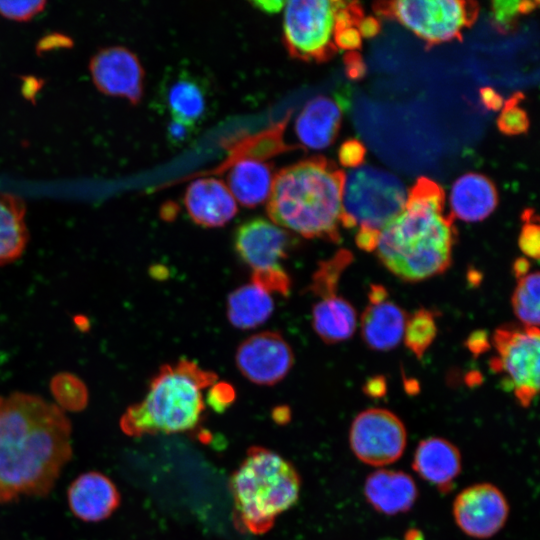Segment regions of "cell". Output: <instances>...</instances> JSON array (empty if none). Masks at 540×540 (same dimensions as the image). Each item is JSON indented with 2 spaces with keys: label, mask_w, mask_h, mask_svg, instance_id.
I'll return each mask as SVG.
<instances>
[{
  "label": "cell",
  "mask_w": 540,
  "mask_h": 540,
  "mask_svg": "<svg viewBox=\"0 0 540 540\" xmlns=\"http://www.w3.org/2000/svg\"><path fill=\"white\" fill-rule=\"evenodd\" d=\"M68 503L73 514L87 522L108 518L120 504V494L104 474L87 472L77 477L68 489Z\"/></svg>",
  "instance_id": "e0dca14e"
},
{
  "label": "cell",
  "mask_w": 540,
  "mask_h": 540,
  "mask_svg": "<svg viewBox=\"0 0 540 540\" xmlns=\"http://www.w3.org/2000/svg\"><path fill=\"white\" fill-rule=\"evenodd\" d=\"M97 88L104 94L119 96L136 104L143 93L144 71L137 56L124 47L100 50L90 62Z\"/></svg>",
  "instance_id": "5bb4252c"
},
{
  "label": "cell",
  "mask_w": 540,
  "mask_h": 540,
  "mask_svg": "<svg viewBox=\"0 0 540 540\" xmlns=\"http://www.w3.org/2000/svg\"><path fill=\"white\" fill-rule=\"evenodd\" d=\"M408 190L388 171L364 165L346 175L341 197L340 224L357 228L358 248L374 251L382 229L405 207Z\"/></svg>",
  "instance_id": "8992f818"
},
{
  "label": "cell",
  "mask_w": 540,
  "mask_h": 540,
  "mask_svg": "<svg viewBox=\"0 0 540 540\" xmlns=\"http://www.w3.org/2000/svg\"><path fill=\"white\" fill-rule=\"evenodd\" d=\"M407 442L403 422L393 412L370 408L353 420L349 443L355 456L365 464L384 466L398 460Z\"/></svg>",
  "instance_id": "30bf717a"
},
{
  "label": "cell",
  "mask_w": 540,
  "mask_h": 540,
  "mask_svg": "<svg viewBox=\"0 0 540 540\" xmlns=\"http://www.w3.org/2000/svg\"><path fill=\"white\" fill-rule=\"evenodd\" d=\"M229 487L237 527L260 535L298 501L301 478L294 465L281 455L253 446L232 474Z\"/></svg>",
  "instance_id": "5b68a950"
},
{
  "label": "cell",
  "mask_w": 540,
  "mask_h": 540,
  "mask_svg": "<svg viewBox=\"0 0 540 540\" xmlns=\"http://www.w3.org/2000/svg\"><path fill=\"white\" fill-rule=\"evenodd\" d=\"M43 1H0V14L13 20H28L44 7Z\"/></svg>",
  "instance_id": "d590c367"
},
{
  "label": "cell",
  "mask_w": 540,
  "mask_h": 540,
  "mask_svg": "<svg viewBox=\"0 0 540 540\" xmlns=\"http://www.w3.org/2000/svg\"><path fill=\"white\" fill-rule=\"evenodd\" d=\"M171 123L168 126L169 138L174 143H180L188 138L191 131L194 130V126L188 125L178 120L171 119Z\"/></svg>",
  "instance_id": "b9f144b4"
},
{
  "label": "cell",
  "mask_w": 540,
  "mask_h": 540,
  "mask_svg": "<svg viewBox=\"0 0 540 540\" xmlns=\"http://www.w3.org/2000/svg\"><path fill=\"white\" fill-rule=\"evenodd\" d=\"M361 35L356 27H348L333 32V42L336 48L356 50L362 46Z\"/></svg>",
  "instance_id": "f35d334b"
},
{
  "label": "cell",
  "mask_w": 540,
  "mask_h": 540,
  "mask_svg": "<svg viewBox=\"0 0 540 540\" xmlns=\"http://www.w3.org/2000/svg\"><path fill=\"white\" fill-rule=\"evenodd\" d=\"M509 506L503 493L490 483H479L461 491L454 500L453 515L468 536L485 539L505 524Z\"/></svg>",
  "instance_id": "7c38bea8"
},
{
  "label": "cell",
  "mask_w": 540,
  "mask_h": 540,
  "mask_svg": "<svg viewBox=\"0 0 540 540\" xmlns=\"http://www.w3.org/2000/svg\"><path fill=\"white\" fill-rule=\"evenodd\" d=\"M290 113L286 118L274 124L266 130L254 135H243L237 139H232L226 146L229 156L216 172L221 173L231 163L240 159H255L265 161L285 151L292 150L293 147L286 144L283 133L289 120Z\"/></svg>",
  "instance_id": "d4e9b609"
},
{
  "label": "cell",
  "mask_w": 540,
  "mask_h": 540,
  "mask_svg": "<svg viewBox=\"0 0 540 540\" xmlns=\"http://www.w3.org/2000/svg\"><path fill=\"white\" fill-rule=\"evenodd\" d=\"M165 102L172 119L194 127L203 117L206 107L203 87L187 75L172 82L166 91Z\"/></svg>",
  "instance_id": "4316f807"
},
{
  "label": "cell",
  "mask_w": 540,
  "mask_h": 540,
  "mask_svg": "<svg viewBox=\"0 0 540 540\" xmlns=\"http://www.w3.org/2000/svg\"><path fill=\"white\" fill-rule=\"evenodd\" d=\"M482 104L488 110L499 111L504 105L502 96L492 87H482L479 91Z\"/></svg>",
  "instance_id": "60d3db41"
},
{
  "label": "cell",
  "mask_w": 540,
  "mask_h": 540,
  "mask_svg": "<svg viewBox=\"0 0 540 540\" xmlns=\"http://www.w3.org/2000/svg\"><path fill=\"white\" fill-rule=\"evenodd\" d=\"M368 299L360 319L362 339L374 351L392 350L403 337L408 316L381 285H371Z\"/></svg>",
  "instance_id": "9a60e30c"
},
{
  "label": "cell",
  "mask_w": 540,
  "mask_h": 540,
  "mask_svg": "<svg viewBox=\"0 0 540 540\" xmlns=\"http://www.w3.org/2000/svg\"><path fill=\"white\" fill-rule=\"evenodd\" d=\"M274 311L271 294L250 282L234 289L227 299V317L236 328L248 330L265 323Z\"/></svg>",
  "instance_id": "cb8c5ba5"
},
{
  "label": "cell",
  "mask_w": 540,
  "mask_h": 540,
  "mask_svg": "<svg viewBox=\"0 0 540 540\" xmlns=\"http://www.w3.org/2000/svg\"><path fill=\"white\" fill-rule=\"evenodd\" d=\"M456 238L444 190L420 177L408 191L402 212L380 232L374 251L392 274L413 283L449 268Z\"/></svg>",
  "instance_id": "7a4b0ae2"
},
{
  "label": "cell",
  "mask_w": 540,
  "mask_h": 540,
  "mask_svg": "<svg viewBox=\"0 0 540 540\" xmlns=\"http://www.w3.org/2000/svg\"><path fill=\"white\" fill-rule=\"evenodd\" d=\"M312 327L326 344L343 342L354 335L356 310L338 294L321 298L312 308Z\"/></svg>",
  "instance_id": "603a6c76"
},
{
  "label": "cell",
  "mask_w": 540,
  "mask_h": 540,
  "mask_svg": "<svg viewBox=\"0 0 540 540\" xmlns=\"http://www.w3.org/2000/svg\"><path fill=\"white\" fill-rule=\"evenodd\" d=\"M216 381L214 372L188 359L164 364L151 379L145 397L122 415L123 433L142 437L196 429L205 410L202 390Z\"/></svg>",
  "instance_id": "277c9868"
},
{
  "label": "cell",
  "mask_w": 540,
  "mask_h": 540,
  "mask_svg": "<svg viewBox=\"0 0 540 540\" xmlns=\"http://www.w3.org/2000/svg\"><path fill=\"white\" fill-rule=\"evenodd\" d=\"M423 536L419 530L410 529L405 535V540H422Z\"/></svg>",
  "instance_id": "681fc988"
},
{
  "label": "cell",
  "mask_w": 540,
  "mask_h": 540,
  "mask_svg": "<svg viewBox=\"0 0 540 540\" xmlns=\"http://www.w3.org/2000/svg\"><path fill=\"white\" fill-rule=\"evenodd\" d=\"M523 98L522 93L516 92L504 102L497 120L498 129L503 134L516 136L528 131L530 125L528 115L519 105Z\"/></svg>",
  "instance_id": "1f68e13d"
},
{
  "label": "cell",
  "mask_w": 540,
  "mask_h": 540,
  "mask_svg": "<svg viewBox=\"0 0 540 540\" xmlns=\"http://www.w3.org/2000/svg\"><path fill=\"white\" fill-rule=\"evenodd\" d=\"M225 170H229L228 189L241 205L253 208L269 198L274 179L271 164L255 159H240Z\"/></svg>",
  "instance_id": "7402d4cb"
},
{
  "label": "cell",
  "mask_w": 540,
  "mask_h": 540,
  "mask_svg": "<svg viewBox=\"0 0 540 540\" xmlns=\"http://www.w3.org/2000/svg\"><path fill=\"white\" fill-rule=\"evenodd\" d=\"M338 3L327 0L286 2L283 39L291 57L321 63L336 54L333 31Z\"/></svg>",
  "instance_id": "9c48e42d"
},
{
  "label": "cell",
  "mask_w": 540,
  "mask_h": 540,
  "mask_svg": "<svg viewBox=\"0 0 540 540\" xmlns=\"http://www.w3.org/2000/svg\"><path fill=\"white\" fill-rule=\"evenodd\" d=\"M294 244L288 230L264 218L242 223L234 236L235 251L252 272L280 267Z\"/></svg>",
  "instance_id": "4fadbf2b"
},
{
  "label": "cell",
  "mask_w": 540,
  "mask_h": 540,
  "mask_svg": "<svg viewBox=\"0 0 540 540\" xmlns=\"http://www.w3.org/2000/svg\"><path fill=\"white\" fill-rule=\"evenodd\" d=\"M518 0H497L491 3V23L499 33H508L516 28L518 17Z\"/></svg>",
  "instance_id": "e575fe53"
},
{
  "label": "cell",
  "mask_w": 540,
  "mask_h": 540,
  "mask_svg": "<svg viewBox=\"0 0 540 540\" xmlns=\"http://www.w3.org/2000/svg\"><path fill=\"white\" fill-rule=\"evenodd\" d=\"M530 270V262L526 258H518L513 265V272L517 278L527 274Z\"/></svg>",
  "instance_id": "bcb514c9"
},
{
  "label": "cell",
  "mask_w": 540,
  "mask_h": 540,
  "mask_svg": "<svg viewBox=\"0 0 540 540\" xmlns=\"http://www.w3.org/2000/svg\"><path fill=\"white\" fill-rule=\"evenodd\" d=\"M184 204L193 222L207 228L225 225L238 211L228 187L212 177L193 181L186 189Z\"/></svg>",
  "instance_id": "2e32d148"
},
{
  "label": "cell",
  "mask_w": 540,
  "mask_h": 540,
  "mask_svg": "<svg viewBox=\"0 0 540 540\" xmlns=\"http://www.w3.org/2000/svg\"><path fill=\"white\" fill-rule=\"evenodd\" d=\"M71 455V425L57 405L25 393L0 397V504L48 494Z\"/></svg>",
  "instance_id": "6da1fadb"
},
{
  "label": "cell",
  "mask_w": 540,
  "mask_h": 540,
  "mask_svg": "<svg viewBox=\"0 0 540 540\" xmlns=\"http://www.w3.org/2000/svg\"><path fill=\"white\" fill-rule=\"evenodd\" d=\"M357 29L361 37L372 38L379 34L381 30L380 21L373 16L363 17L359 22Z\"/></svg>",
  "instance_id": "7bdbcfd3"
},
{
  "label": "cell",
  "mask_w": 540,
  "mask_h": 540,
  "mask_svg": "<svg viewBox=\"0 0 540 540\" xmlns=\"http://www.w3.org/2000/svg\"><path fill=\"white\" fill-rule=\"evenodd\" d=\"M381 540H396V539H392V538H385V539H381Z\"/></svg>",
  "instance_id": "f907efd6"
},
{
  "label": "cell",
  "mask_w": 540,
  "mask_h": 540,
  "mask_svg": "<svg viewBox=\"0 0 540 540\" xmlns=\"http://www.w3.org/2000/svg\"><path fill=\"white\" fill-rule=\"evenodd\" d=\"M353 261L349 250L340 249L332 257L321 261L312 275L308 292L319 299L337 294L340 278Z\"/></svg>",
  "instance_id": "f1b7e54d"
},
{
  "label": "cell",
  "mask_w": 540,
  "mask_h": 540,
  "mask_svg": "<svg viewBox=\"0 0 540 540\" xmlns=\"http://www.w3.org/2000/svg\"><path fill=\"white\" fill-rule=\"evenodd\" d=\"M488 346L489 344L483 332H475L468 340V348L476 354L484 351Z\"/></svg>",
  "instance_id": "ee69618b"
},
{
  "label": "cell",
  "mask_w": 540,
  "mask_h": 540,
  "mask_svg": "<svg viewBox=\"0 0 540 540\" xmlns=\"http://www.w3.org/2000/svg\"><path fill=\"white\" fill-rule=\"evenodd\" d=\"M379 17L394 19L421 38L428 48L444 42L462 40L471 27L479 7L473 1L401 0L373 4Z\"/></svg>",
  "instance_id": "52a82bcc"
},
{
  "label": "cell",
  "mask_w": 540,
  "mask_h": 540,
  "mask_svg": "<svg viewBox=\"0 0 540 540\" xmlns=\"http://www.w3.org/2000/svg\"><path fill=\"white\" fill-rule=\"evenodd\" d=\"M365 154L366 149L359 140L349 139L340 146L338 157L342 166L354 169L364 162Z\"/></svg>",
  "instance_id": "8d00e7d4"
},
{
  "label": "cell",
  "mask_w": 540,
  "mask_h": 540,
  "mask_svg": "<svg viewBox=\"0 0 540 540\" xmlns=\"http://www.w3.org/2000/svg\"><path fill=\"white\" fill-rule=\"evenodd\" d=\"M437 334L435 315L432 311L420 308L407 317L404 329L406 347L421 359Z\"/></svg>",
  "instance_id": "f546056e"
},
{
  "label": "cell",
  "mask_w": 540,
  "mask_h": 540,
  "mask_svg": "<svg viewBox=\"0 0 540 540\" xmlns=\"http://www.w3.org/2000/svg\"><path fill=\"white\" fill-rule=\"evenodd\" d=\"M342 106L327 96H317L303 107L295 122L300 142L311 149H323L337 137Z\"/></svg>",
  "instance_id": "ffe728a7"
},
{
  "label": "cell",
  "mask_w": 540,
  "mask_h": 540,
  "mask_svg": "<svg viewBox=\"0 0 540 540\" xmlns=\"http://www.w3.org/2000/svg\"><path fill=\"white\" fill-rule=\"evenodd\" d=\"M252 4L265 12L273 13L279 11L286 2L283 1H254Z\"/></svg>",
  "instance_id": "f6af8a7d"
},
{
  "label": "cell",
  "mask_w": 540,
  "mask_h": 540,
  "mask_svg": "<svg viewBox=\"0 0 540 540\" xmlns=\"http://www.w3.org/2000/svg\"><path fill=\"white\" fill-rule=\"evenodd\" d=\"M235 395V390L229 383L215 382L207 394V402L214 410L222 412L234 401Z\"/></svg>",
  "instance_id": "74e56055"
},
{
  "label": "cell",
  "mask_w": 540,
  "mask_h": 540,
  "mask_svg": "<svg viewBox=\"0 0 540 540\" xmlns=\"http://www.w3.org/2000/svg\"><path fill=\"white\" fill-rule=\"evenodd\" d=\"M412 467L422 479L447 493L461 471V454L448 440L430 437L419 442Z\"/></svg>",
  "instance_id": "ac0fdd59"
},
{
  "label": "cell",
  "mask_w": 540,
  "mask_h": 540,
  "mask_svg": "<svg viewBox=\"0 0 540 540\" xmlns=\"http://www.w3.org/2000/svg\"><path fill=\"white\" fill-rule=\"evenodd\" d=\"M449 201L454 219L479 222L495 210L498 194L489 178L478 173H467L453 183Z\"/></svg>",
  "instance_id": "44dd1931"
},
{
  "label": "cell",
  "mask_w": 540,
  "mask_h": 540,
  "mask_svg": "<svg viewBox=\"0 0 540 540\" xmlns=\"http://www.w3.org/2000/svg\"><path fill=\"white\" fill-rule=\"evenodd\" d=\"M251 282L258 285L268 293H277L288 296L291 289V278L282 266L251 274Z\"/></svg>",
  "instance_id": "d6a6232c"
},
{
  "label": "cell",
  "mask_w": 540,
  "mask_h": 540,
  "mask_svg": "<svg viewBox=\"0 0 540 540\" xmlns=\"http://www.w3.org/2000/svg\"><path fill=\"white\" fill-rule=\"evenodd\" d=\"M52 393L62 410H79L87 402V390L84 383L74 375L63 373L53 378Z\"/></svg>",
  "instance_id": "4dcf8cb0"
},
{
  "label": "cell",
  "mask_w": 540,
  "mask_h": 540,
  "mask_svg": "<svg viewBox=\"0 0 540 540\" xmlns=\"http://www.w3.org/2000/svg\"><path fill=\"white\" fill-rule=\"evenodd\" d=\"M22 202L0 194V265L18 258L27 243V229Z\"/></svg>",
  "instance_id": "484cf974"
},
{
  "label": "cell",
  "mask_w": 540,
  "mask_h": 540,
  "mask_svg": "<svg viewBox=\"0 0 540 540\" xmlns=\"http://www.w3.org/2000/svg\"><path fill=\"white\" fill-rule=\"evenodd\" d=\"M236 365L250 382L271 386L286 377L294 364L289 343L276 331H264L245 339L237 348Z\"/></svg>",
  "instance_id": "8fae6325"
},
{
  "label": "cell",
  "mask_w": 540,
  "mask_h": 540,
  "mask_svg": "<svg viewBox=\"0 0 540 540\" xmlns=\"http://www.w3.org/2000/svg\"><path fill=\"white\" fill-rule=\"evenodd\" d=\"M523 226L518 238L521 251L533 259L539 258L540 229L537 215L532 209H526L522 215Z\"/></svg>",
  "instance_id": "836d02e7"
},
{
  "label": "cell",
  "mask_w": 540,
  "mask_h": 540,
  "mask_svg": "<svg viewBox=\"0 0 540 540\" xmlns=\"http://www.w3.org/2000/svg\"><path fill=\"white\" fill-rule=\"evenodd\" d=\"M496 355L490 368L503 376V385L522 407H528L539 390V328L506 325L492 337Z\"/></svg>",
  "instance_id": "ba28073f"
},
{
  "label": "cell",
  "mask_w": 540,
  "mask_h": 540,
  "mask_svg": "<svg viewBox=\"0 0 540 540\" xmlns=\"http://www.w3.org/2000/svg\"><path fill=\"white\" fill-rule=\"evenodd\" d=\"M345 72L349 79L359 80L366 73V65L362 56L356 51H351L344 56Z\"/></svg>",
  "instance_id": "ab89813d"
},
{
  "label": "cell",
  "mask_w": 540,
  "mask_h": 540,
  "mask_svg": "<svg viewBox=\"0 0 540 540\" xmlns=\"http://www.w3.org/2000/svg\"><path fill=\"white\" fill-rule=\"evenodd\" d=\"M538 5V1H519L518 10L520 15H525L532 12Z\"/></svg>",
  "instance_id": "c3c4849f"
},
{
  "label": "cell",
  "mask_w": 540,
  "mask_h": 540,
  "mask_svg": "<svg viewBox=\"0 0 540 540\" xmlns=\"http://www.w3.org/2000/svg\"><path fill=\"white\" fill-rule=\"evenodd\" d=\"M364 496L376 511L396 515L412 508L418 490L414 480L407 473L381 469L366 478Z\"/></svg>",
  "instance_id": "d6986e66"
},
{
  "label": "cell",
  "mask_w": 540,
  "mask_h": 540,
  "mask_svg": "<svg viewBox=\"0 0 540 540\" xmlns=\"http://www.w3.org/2000/svg\"><path fill=\"white\" fill-rule=\"evenodd\" d=\"M539 272L518 278L511 303L515 316L525 328H539Z\"/></svg>",
  "instance_id": "83f0119b"
},
{
  "label": "cell",
  "mask_w": 540,
  "mask_h": 540,
  "mask_svg": "<svg viewBox=\"0 0 540 540\" xmlns=\"http://www.w3.org/2000/svg\"><path fill=\"white\" fill-rule=\"evenodd\" d=\"M366 391V393H369L371 396H380L385 392V382H381L380 378L371 379V381L367 384Z\"/></svg>",
  "instance_id": "7dc6e473"
},
{
  "label": "cell",
  "mask_w": 540,
  "mask_h": 540,
  "mask_svg": "<svg viewBox=\"0 0 540 540\" xmlns=\"http://www.w3.org/2000/svg\"><path fill=\"white\" fill-rule=\"evenodd\" d=\"M344 180L345 173L323 156L289 165L274 176L267 214L304 238L338 243Z\"/></svg>",
  "instance_id": "3957f363"
}]
</instances>
